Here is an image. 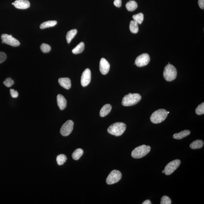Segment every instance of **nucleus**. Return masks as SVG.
Returning a JSON list of instances; mask_svg holds the SVG:
<instances>
[{
    "mask_svg": "<svg viewBox=\"0 0 204 204\" xmlns=\"http://www.w3.org/2000/svg\"><path fill=\"white\" fill-rule=\"evenodd\" d=\"M142 99V96L138 94L129 93L122 99V104L124 106H131L138 103Z\"/></svg>",
    "mask_w": 204,
    "mask_h": 204,
    "instance_id": "obj_1",
    "label": "nucleus"
},
{
    "mask_svg": "<svg viewBox=\"0 0 204 204\" xmlns=\"http://www.w3.org/2000/svg\"><path fill=\"white\" fill-rule=\"evenodd\" d=\"M126 128V126L123 122H117L110 126L107 129V131L111 135L118 137L124 133Z\"/></svg>",
    "mask_w": 204,
    "mask_h": 204,
    "instance_id": "obj_2",
    "label": "nucleus"
},
{
    "mask_svg": "<svg viewBox=\"0 0 204 204\" xmlns=\"http://www.w3.org/2000/svg\"><path fill=\"white\" fill-rule=\"evenodd\" d=\"M168 112L164 109L155 111L150 117L151 122L154 124H158L163 122L168 115Z\"/></svg>",
    "mask_w": 204,
    "mask_h": 204,
    "instance_id": "obj_3",
    "label": "nucleus"
},
{
    "mask_svg": "<svg viewBox=\"0 0 204 204\" xmlns=\"http://www.w3.org/2000/svg\"><path fill=\"white\" fill-rule=\"evenodd\" d=\"M177 74L176 69L172 64H168L166 66L163 72V77L167 81H172L176 79Z\"/></svg>",
    "mask_w": 204,
    "mask_h": 204,
    "instance_id": "obj_4",
    "label": "nucleus"
},
{
    "mask_svg": "<svg viewBox=\"0 0 204 204\" xmlns=\"http://www.w3.org/2000/svg\"><path fill=\"white\" fill-rule=\"evenodd\" d=\"M150 146L142 145L136 147L132 152V157L134 158H140L145 156L150 152Z\"/></svg>",
    "mask_w": 204,
    "mask_h": 204,
    "instance_id": "obj_5",
    "label": "nucleus"
},
{
    "mask_svg": "<svg viewBox=\"0 0 204 204\" xmlns=\"http://www.w3.org/2000/svg\"><path fill=\"white\" fill-rule=\"evenodd\" d=\"M122 174L118 170H114L111 172L106 179V183L108 185H112L118 182L122 178Z\"/></svg>",
    "mask_w": 204,
    "mask_h": 204,
    "instance_id": "obj_6",
    "label": "nucleus"
},
{
    "mask_svg": "<svg viewBox=\"0 0 204 204\" xmlns=\"http://www.w3.org/2000/svg\"><path fill=\"white\" fill-rule=\"evenodd\" d=\"M1 39L2 40V43H5L6 44L12 46V47H16L19 46L20 45V43L18 40L12 37V35H9L4 34L2 35Z\"/></svg>",
    "mask_w": 204,
    "mask_h": 204,
    "instance_id": "obj_7",
    "label": "nucleus"
},
{
    "mask_svg": "<svg viewBox=\"0 0 204 204\" xmlns=\"http://www.w3.org/2000/svg\"><path fill=\"white\" fill-rule=\"evenodd\" d=\"M180 163L181 162L179 160H174L169 162L166 166L165 170H164L165 174L167 175L171 174L175 170L178 168Z\"/></svg>",
    "mask_w": 204,
    "mask_h": 204,
    "instance_id": "obj_8",
    "label": "nucleus"
},
{
    "mask_svg": "<svg viewBox=\"0 0 204 204\" xmlns=\"http://www.w3.org/2000/svg\"><path fill=\"white\" fill-rule=\"evenodd\" d=\"M150 61V57L147 54H143L138 56L135 61L136 65L138 67L147 66Z\"/></svg>",
    "mask_w": 204,
    "mask_h": 204,
    "instance_id": "obj_9",
    "label": "nucleus"
},
{
    "mask_svg": "<svg viewBox=\"0 0 204 204\" xmlns=\"http://www.w3.org/2000/svg\"><path fill=\"white\" fill-rule=\"evenodd\" d=\"M74 123L71 120H68L62 126L60 133L62 136H67L71 133L74 128Z\"/></svg>",
    "mask_w": 204,
    "mask_h": 204,
    "instance_id": "obj_10",
    "label": "nucleus"
},
{
    "mask_svg": "<svg viewBox=\"0 0 204 204\" xmlns=\"http://www.w3.org/2000/svg\"><path fill=\"white\" fill-rule=\"evenodd\" d=\"M91 74L90 70L87 69L82 73L81 77V82L83 87L88 85L91 81Z\"/></svg>",
    "mask_w": 204,
    "mask_h": 204,
    "instance_id": "obj_11",
    "label": "nucleus"
},
{
    "mask_svg": "<svg viewBox=\"0 0 204 204\" xmlns=\"http://www.w3.org/2000/svg\"><path fill=\"white\" fill-rule=\"evenodd\" d=\"M110 68V64L104 58L101 59L99 63V70L101 73L103 75H106L108 73Z\"/></svg>",
    "mask_w": 204,
    "mask_h": 204,
    "instance_id": "obj_12",
    "label": "nucleus"
},
{
    "mask_svg": "<svg viewBox=\"0 0 204 204\" xmlns=\"http://www.w3.org/2000/svg\"><path fill=\"white\" fill-rule=\"evenodd\" d=\"M14 6L16 9H26L30 7V4L28 0H16L14 2Z\"/></svg>",
    "mask_w": 204,
    "mask_h": 204,
    "instance_id": "obj_13",
    "label": "nucleus"
},
{
    "mask_svg": "<svg viewBox=\"0 0 204 204\" xmlns=\"http://www.w3.org/2000/svg\"><path fill=\"white\" fill-rule=\"evenodd\" d=\"M58 106L61 110H63L67 106V101L63 96L61 94H58L57 97Z\"/></svg>",
    "mask_w": 204,
    "mask_h": 204,
    "instance_id": "obj_14",
    "label": "nucleus"
},
{
    "mask_svg": "<svg viewBox=\"0 0 204 204\" xmlns=\"http://www.w3.org/2000/svg\"><path fill=\"white\" fill-rule=\"evenodd\" d=\"M58 82L60 85L66 89L69 90L71 87V80L69 78H60Z\"/></svg>",
    "mask_w": 204,
    "mask_h": 204,
    "instance_id": "obj_15",
    "label": "nucleus"
},
{
    "mask_svg": "<svg viewBox=\"0 0 204 204\" xmlns=\"http://www.w3.org/2000/svg\"><path fill=\"white\" fill-rule=\"evenodd\" d=\"M112 110V106L110 104H106L104 105L101 109L100 112V116L104 117L109 114Z\"/></svg>",
    "mask_w": 204,
    "mask_h": 204,
    "instance_id": "obj_16",
    "label": "nucleus"
},
{
    "mask_svg": "<svg viewBox=\"0 0 204 204\" xmlns=\"http://www.w3.org/2000/svg\"><path fill=\"white\" fill-rule=\"evenodd\" d=\"M190 130H184L178 133L174 134L173 136V138L177 140H180L186 137L187 136L190 135Z\"/></svg>",
    "mask_w": 204,
    "mask_h": 204,
    "instance_id": "obj_17",
    "label": "nucleus"
},
{
    "mask_svg": "<svg viewBox=\"0 0 204 204\" xmlns=\"http://www.w3.org/2000/svg\"><path fill=\"white\" fill-rule=\"evenodd\" d=\"M77 33V30L76 29L70 30L68 31L66 35V40L68 44H70L72 39L75 37Z\"/></svg>",
    "mask_w": 204,
    "mask_h": 204,
    "instance_id": "obj_18",
    "label": "nucleus"
},
{
    "mask_svg": "<svg viewBox=\"0 0 204 204\" xmlns=\"http://www.w3.org/2000/svg\"><path fill=\"white\" fill-rule=\"evenodd\" d=\"M57 24V22L56 21H49L45 22L41 24L40 28L41 29H46V28L53 27L56 25Z\"/></svg>",
    "mask_w": 204,
    "mask_h": 204,
    "instance_id": "obj_19",
    "label": "nucleus"
},
{
    "mask_svg": "<svg viewBox=\"0 0 204 204\" xmlns=\"http://www.w3.org/2000/svg\"><path fill=\"white\" fill-rule=\"evenodd\" d=\"M204 142L203 141L197 140L192 142L190 144V147L192 149H198L201 148L203 147Z\"/></svg>",
    "mask_w": 204,
    "mask_h": 204,
    "instance_id": "obj_20",
    "label": "nucleus"
},
{
    "mask_svg": "<svg viewBox=\"0 0 204 204\" xmlns=\"http://www.w3.org/2000/svg\"><path fill=\"white\" fill-rule=\"evenodd\" d=\"M126 6L128 11H133L137 9L138 4L135 1H130L127 3Z\"/></svg>",
    "mask_w": 204,
    "mask_h": 204,
    "instance_id": "obj_21",
    "label": "nucleus"
},
{
    "mask_svg": "<svg viewBox=\"0 0 204 204\" xmlns=\"http://www.w3.org/2000/svg\"><path fill=\"white\" fill-rule=\"evenodd\" d=\"M84 45L83 42H81L78 45L77 47L74 48L72 51V52L74 54H81L83 52L84 49Z\"/></svg>",
    "mask_w": 204,
    "mask_h": 204,
    "instance_id": "obj_22",
    "label": "nucleus"
},
{
    "mask_svg": "<svg viewBox=\"0 0 204 204\" xmlns=\"http://www.w3.org/2000/svg\"><path fill=\"white\" fill-rule=\"evenodd\" d=\"M83 154V150L82 149L78 148L76 149L72 154V158L75 160H78Z\"/></svg>",
    "mask_w": 204,
    "mask_h": 204,
    "instance_id": "obj_23",
    "label": "nucleus"
},
{
    "mask_svg": "<svg viewBox=\"0 0 204 204\" xmlns=\"http://www.w3.org/2000/svg\"><path fill=\"white\" fill-rule=\"evenodd\" d=\"M129 28L131 32L133 34H137L138 32V24L134 20L130 21Z\"/></svg>",
    "mask_w": 204,
    "mask_h": 204,
    "instance_id": "obj_24",
    "label": "nucleus"
},
{
    "mask_svg": "<svg viewBox=\"0 0 204 204\" xmlns=\"http://www.w3.org/2000/svg\"><path fill=\"white\" fill-rule=\"evenodd\" d=\"M134 21L138 24H142L144 20V14L143 13H140L134 15L132 16Z\"/></svg>",
    "mask_w": 204,
    "mask_h": 204,
    "instance_id": "obj_25",
    "label": "nucleus"
},
{
    "mask_svg": "<svg viewBox=\"0 0 204 204\" xmlns=\"http://www.w3.org/2000/svg\"><path fill=\"white\" fill-rule=\"evenodd\" d=\"M67 160V157L64 154H60L58 155L56 158V161L58 165L60 166L63 165Z\"/></svg>",
    "mask_w": 204,
    "mask_h": 204,
    "instance_id": "obj_26",
    "label": "nucleus"
},
{
    "mask_svg": "<svg viewBox=\"0 0 204 204\" xmlns=\"http://www.w3.org/2000/svg\"><path fill=\"white\" fill-rule=\"evenodd\" d=\"M196 114L198 115H203L204 114V103H202L195 109Z\"/></svg>",
    "mask_w": 204,
    "mask_h": 204,
    "instance_id": "obj_27",
    "label": "nucleus"
},
{
    "mask_svg": "<svg viewBox=\"0 0 204 204\" xmlns=\"http://www.w3.org/2000/svg\"><path fill=\"white\" fill-rule=\"evenodd\" d=\"M41 49L42 52L44 53H48L51 51V47L47 44L43 43L41 46Z\"/></svg>",
    "mask_w": 204,
    "mask_h": 204,
    "instance_id": "obj_28",
    "label": "nucleus"
},
{
    "mask_svg": "<svg viewBox=\"0 0 204 204\" xmlns=\"http://www.w3.org/2000/svg\"><path fill=\"white\" fill-rule=\"evenodd\" d=\"M171 203V200L167 196H164L162 197L161 200V204H170Z\"/></svg>",
    "mask_w": 204,
    "mask_h": 204,
    "instance_id": "obj_29",
    "label": "nucleus"
},
{
    "mask_svg": "<svg viewBox=\"0 0 204 204\" xmlns=\"http://www.w3.org/2000/svg\"><path fill=\"white\" fill-rule=\"evenodd\" d=\"M3 83L5 86L8 87H11L14 84V81L11 78H7L6 79Z\"/></svg>",
    "mask_w": 204,
    "mask_h": 204,
    "instance_id": "obj_30",
    "label": "nucleus"
},
{
    "mask_svg": "<svg viewBox=\"0 0 204 204\" xmlns=\"http://www.w3.org/2000/svg\"><path fill=\"white\" fill-rule=\"evenodd\" d=\"M6 58H7V56L5 53L0 51V64L6 61Z\"/></svg>",
    "mask_w": 204,
    "mask_h": 204,
    "instance_id": "obj_31",
    "label": "nucleus"
},
{
    "mask_svg": "<svg viewBox=\"0 0 204 204\" xmlns=\"http://www.w3.org/2000/svg\"><path fill=\"white\" fill-rule=\"evenodd\" d=\"M10 92L11 97L12 98H16L18 97L19 94L17 91L14 90L13 89H11L10 90Z\"/></svg>",
    "mask_w": 204,
    "mask_h": 204,
    "instance_id": "obj_32",
    "label": "nucleus"
},
{
    "mask_svg": "<svg viewBox=\"0 0 204 204\" xmlns=\"http://www.w3.org/2000/svg\"><path fill=\"white\" fill-rule=\"evenodd\" d=\"M114 4L116 7H120L122 5V0H115Z\"/></svg>",
    "mask_w": 204,
    "mask_h": 204,
    "instance_id": "obj_33",
    "label": "nucleus"
},
{
    "mask_svg": "<svg viewBox=\"0 0 204 204\" xmlns=\"http://www.w3.org/2000/svg\"><path fill=\"white\" fill-rule=\"evenodd\" d=\"M198 4L201 9H204V0H198Z\"/></svg>",
    "mask_w": 204,
    "mask_h": 204,
    "instance_id": "obj_34",
    "label": "nucleus"
},
{
    "mask_svg": "<svg viewBox=\"0 0 204 204\" xmlns=\"http://www.w3.org/2000/svg\"><path fill=\"white\" fill-rule=\"evenodd\" d=\"M142 204H152L151 202L149 200H146L145 201H144Z\"/></svg>",
    "mask_w": 204,
    "mask_h": 204,
    "instance_id": "obj_35",
    "label": "nucleus"
},
{
    "mask_svg": "<svg viewBox=\"0 0 204 204\" xmlns=\"http://www.w3.org/2000/svg\"><path fill=\"white\" fill-rule=\"evenodd\" d=\"M162 173H165V170H163L162 171Z\"/></svg>",
    "mask_w": 204,
    "mask_h": 204,
    "instance_id": "obj_36",
    "label": "nucleus"
}]
</instances>
